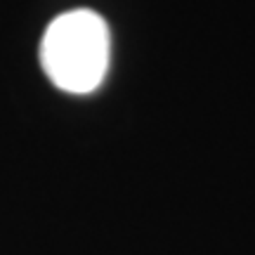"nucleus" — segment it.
<instances>
[{"label":"nucleus","instance_id":"obj_1","mask_svg":"<svg viewBox=\"0 0 255 255\" xmlns=\"http://www.w3.org/2000/svg\"><path fill=\"white\" fill-rule=\"evenodd\" d=\"M111 33L92 9H69L50 21L40 43V64L55 88L71 95L97 90L109 71Z\"/></svg>","mask_w":255,"mask_h":255}]
</instances>
